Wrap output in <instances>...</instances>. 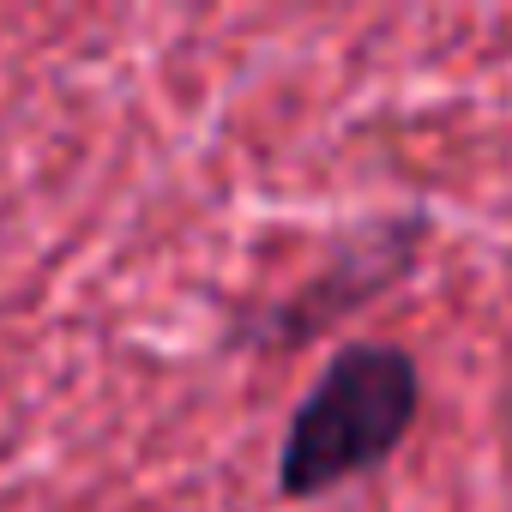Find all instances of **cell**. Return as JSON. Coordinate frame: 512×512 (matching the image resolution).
<instances>
[{"instance_id":"1","label":"cell","mask_w":512,"mask_h":512,"mask_svg":"<svg viewBox=\"0 0 512 512\" xmlns=\"http://www.w3.org/2000/svg\"><path fill=\"white\" fill-rule=\"evenodd\" d=\"M416 398H422V380L398 344H344L284 428L278 488L308 500L374 470L404 440Z\"/></svg>"},{"instance_id":"2","label":"cell","mask_w":512,"mask_h":512,"mask_svg":"<svg viewBox=\"0 0 512 512\" xmlns=\"http://www.w3.org/2000/svg\"><path fill=\"white\" fill-rule=\"evenodd\" d=\"M410 253V241H350L338 260L320 272V278H308L284 308H266L260 320H253V338L260 344H296L302 332H320V326H332L338 314H350L356 302H368L374 296V284Z\"/></svg>"}]
</instances>
